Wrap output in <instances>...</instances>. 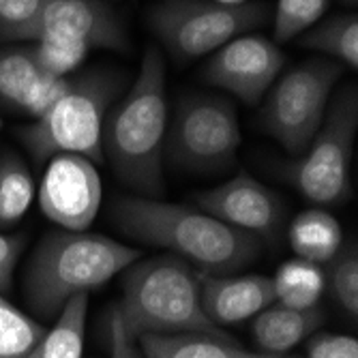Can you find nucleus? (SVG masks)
Here are the masks:
<instances>
[{
	"label": "nucleus",
	"mask_w": 358,
	"mask_h": 358,
	"mask_svg": "<svg viewBox=\"0 0 358 358\" xmlns=\"http://www.w3.org/2000/svg\"><path fill=\"white\" fill-rule=\"evenodd\" d=\"M112 217L124 234L172 251L206 275H230L259 253L257 236L213 215L159 198H118Z\"/></svg>",
	"instance_id": "1"
},
{
	"label": "nucleus",
	"mask_w": 358,
	"mask_h": 358,
	"mask_svg": "<svg viewBox=\"0 0 358 358\" xmlns=\"http://www.w3.org/2000/svg\"><path fill=\"white\" fill-rule=\"evenodd\" d=\"M168 131L166 62L148 48L140 71L103 122V157L116 176L144 198L164 191V148Z\"/></svg>",
	"instance_id": "2"
},
{
	"label": "nucleus",
	"mask_w": 358,
	"mask_h": 358,
	"mask_svg": "<svg viewBox=\"0 0 358 358\" xmlns=\"http://www.w3.org/2000/svg\"><path fill=\"white\" fill-rule=\"evenodd\" d=\"M140 251L110 236L86 230L48 234L32 251L24 273L30 307L56 317L73 296L90 294L138 262Z\"/></svg>",
	"instance_id": "3"
},
{
	"label": "nucleus",
	"mask_w": 358,
	"mask_h": 358,
	"mask_svg": "<svg viewBox=\"0 0 358 358\" xmlns=\"http://www.w3.org/2000/svg\"><path fill=\"white\" fill-rule=\"evenodd\" d=\"M200 275L176 255L134 262L124 271L116 311L124 335L138 343L146 335L219 331L204 313Z\"/></svg>",
	"instance_id": "4"
},
{
	"label": "nucleus",
	"mask_w": 358,
	"mask_h": 358,
	"mask_svg": "<svg viewBox=\"0 0 358 358\" xmlns=\"http://www.w3.org/2000/svg\"><path fill=\"white\" fill-rule=\"evenodd\" d=\"M118 78L110 71H88L69 80L58 101L22 131L26 148L37 161L56 155H80L99 164L103 159V122Z\"/></svg>",
	"instance_id": "5"
},
{
	"label": "nucleus",
	"mask_w": 358,
	"mask_h": 358,
	"mask_svg": "<svg viewBox=\"0 0 358 358\" xmlns=\"http://www.w3.org/2000/svg\"><path fill=\"white\" fill-rule=\"evenodd\" d=\"M358 129V94L354 86L339 92L329 106L317 134L296 161L285 168V178L313 204L335 206L350 198V168Z\"/></svg>",
	"instance_id": "6"
},
{
	"label": "nucleus",
	"mask_w": 358,
	"mask_h": 358,
	"mask_svg": "<svg viewBox=\"0 0 358 358\" xmlns=\"http://www.w3.org/2000/svg\"><path fill=\"white\" fill-rule=\"evenodd\" d=\"M268 22L264 3L221 5L215 0H168L152 9L159 41L178 60H195Z\"/></svg>",
	"instance_id": "7"
},
{
	"label": "nucleus",
	"mask_w": 358,
	"mask_h": 358,
	"mask_svg": "<svg viewBox=\"0 0 358 358\" xmlns=\"http://www.w3.org/2000/svg\"><path fill=\"white\" fill-rule=\"evenodd\" d=\"M341 73V64L335 60L313 58L275 80L264 94L262 131L287 152L301 155L327 116L333 88Z\"/></svg>",
	"instance_id": "8"
},
{
	"label": "nucleus",
	"mask_w": 358,
	"mask_h": 358,
	"mask_svg": "<svg viewBox=\"0 0 358 358\" xmlns=\"http://www.w3.org/2000/svg\"><path fill=\"white\" fill-rule=\"evenodd\" d=\"M241 140L232 103L221 96L191 94L178 101L168 122L164 155L185 170L213 172L234 164Z\"/></svg>",
	"instance_id": "9"
},
{
	"label": "nucleus",
	"mask_w": 358,
	"mask_h": 358,
	"mask_svg": "<svg viewBox=\"0 0 358 358\" xmlns=\"http://www.w3.org/2000/svg\"><path fill=\"white\" fill-rule=\"evenodd\" d=\"M41 213L62 230H88L99 215L103 185L96 166L80 155H56L39 185Z\"/></svg>",
	"instance_id": "10"
},
{
	"label": "nucleus",
	"mask_w": 358,
	"mask_h": 358,
	"mask_svg": "<svg viewBox=\"0 0 358 358\" xmlns=\"http://www.w3.org/2000/svg\"><path fill=\"white\" fill-rule=\"evenodd\" d=\"M281 48L259 35H241L210 54L204 80L253 106L268 92L283 67Z\"/></svg>",
	"instance_id": "11"
},
{
	"label": "nucleus",
	"mask_w": 358,
	"mask_h": 358,
	"mask_svg": "<svg viewBox=\"0 0 358 358\" xmlns=\"http://www.w3.org/2000/svg\"><path fill=\"white\" fill-rule=\"evenodd\" d=\"M73 41L92 48L124 50L127 37L106 0H43L26 43Z\"/></svg>",
	"instance_id": "12"
},
{
	"label": "nucleus",
	"mask_w": 358,
	"mask_h": 358,
	"mask_svg": "<svg viewBox=\"0 0 358 358\" xmlns=\"http://www.w3.org/2000/svg\"><path fill=\"white\" fill-rule=\"evenodd\" d=\"M195 204L215 219L253 236L273 234L283 219L279 195L247 172H238L230 180L198 193Z\"/></svg>",
	"instance_id": "13"
},
{
	"label": "nucleus",
	"mask_w": 358,
	"mask_h": 358,
	"mask_svg": "<svg viewBox=\"0 0 358 358\" xmlns=\"http://www.w3.org/2000/svg\"><path fill=\"white\" fill-rule=\"evenodd\" d=\"M202 307L215 327L241 324L275 303L273 279L264 275H200Z\"/></svg>",
	"instance_id": "14"
},
{
	"label": "nucleus",
	"mask_w": 358,
	"mask_h": 358,
	"mask_svg": "<svg viewBox=\"0 0 358 358\" xmlns=\"http://www.w3.org/2000/svg\"><path fill=\"white\" fill-rule=\"evenodd\" d=\"M142 358H285L247 350L223 331H191L174 335H146L138 341Z\"/></svg>",
	"instance_id": "15"
},
{
	"label": "nucleus",
	"mask_w": 358,
	"mask_h": 358,
	"mask_svg": "<svg viewBox=\"0 0 358 358\" xmlns=\"http://www.w3.org/2000/svg\"><path fill=\"white\" fill-rule=\"evenodd\" d=\"M322 324V313L317 307L294 309V307H266L253 320V339L259 352L281 354L296 348Z\"/></svg>",
	"instance_id": "16"
},
{
	"label": "nucleus",
	"mask_w": 358,
	"mask_h": 358,
	"mask_svg": "<svg viewBox=\"0 0 358 358\" xmlns=\"http://www.w3.org/2000/svg\"><path fill=\"white\" fill-rule=\"evenodd\" d=\"M343 243L339 221L327 210L311 208L301 213L289 225V245L301 259L327 264L337 255Z\"/></svg>",
	"instance_id": "17"
},
{
	"label": "nucleus",
	"mask_w": 358,
	"mask_h": 358,
	"mask_svg": "<svg viewBox=\"0 0 358 358\" xmlns=\"http://www.w3.org/2000/svg\"><path fill=\"white\" fill-rule=\"evenodd\" d=\"M88 313V294L73 296L56 315V324L43 333L24 358H82Z\"/></svg>",
	"instance_id": "18"
},
{
	"label": "nucleus",
	"mask_w": 358,
	"mask_h": 358,
	"mask_svg": "<svg viewBox=\"0 0 358 358\" xmlns=\"http://www.w3.org/2000/svg\"><path fill=\"white\" fill-rule=\"evenodd\" d=\"M273 287L277 305L294 309L317 307V301L324 292V273L320 264L296 257L277 271L273 277Z\"/></svg>",
	"instance_id": "19"
},
{
	"label": "nucleus",
	"mask_w": 358,
	"mask_h": 358,
	"mask_svg": "<svg viewBox=\"0 0 358 358\" xmlns=\"http://www.w3.org/2000/svg\"><path fill=\"white\" fill-rule=\"evenodd\" d=\"M303 45L315 52L327 54L341 64L356 69L358 67V17L350 15H335L311 26L305 37Z\"/></svg>",
	"instance_id": "20"
},
{
	"label": "nucleus",
	"mask_w": 358,
	"mask_h": 358,
	"mask_svg": "<svg viewBox=\"0 0 358 358\" xmlns=\"http://www.w3.org/2000/svg\"><path fill=\"white\" fill-rule=\"evenodd\" d=\"M35 200V180L24 161L13 155H0V227L17 223Z\"/></svg>",
	"instance_id": "21"
},
{
	"label": "nucleus",
	"mask_w": 358,
	"mask_h": 358,
	"mask_svg": "<svg viewBox=\"0 0 358 358\" xmlns=\"http://www.w3.org/2000/svg\"><path fill=\"white\" fill-rule=\"evenodd\" d=\"M43 73L32 48L0 50V101L15 110L22 96Z\"/></svg>",
	"instance_id": "22"
},
{
	"label": "nucleus",
	"mask_w": 358,
	"mask_h": 358,
	"mask_svg": "<svg viewBox=\"0 0 358 358\" xmlns=\"http://www.w3.org/2000/svg\"><path fill=\"white\" fill-rule=\"evenodd\" d=\"M45 329L0 294V358H24Z\"/></svg>",
	"instance_id": "23"
},
{
	"label": "nucleus",
	"mask_w": 358,
	"mask_h": 358,
	"mask_svg": "<svg viewBox=\"0 0 358 358\" xmlns=\"http://www.w3.org/2000/svg\"><path fill=\"white\" fill-rule=\"evenodd\" d=\"M331 0H279L275 11V43L301 37L327 13Z\"/></svg>",
	"instance_id": "24"
},
{
	"label": "nucleus",
	"mask_w": 358,
	"mask_h": 358,
	"mask_svg": "<svg viewBox=\"0 0 358 358\" xmlns=\"http://www.w3.org/2000/svg\"><path fill=\"white\" fill-rule=\"evenodd\" d=\"M30 48L35 52L39 67L45 73L58 78H67L69 73H73L90 52L88 45L73 41H37Z\"/></svg>",
	"instance_id": "25"
},
{
	"label": "nucleus",
	"mask_w": 358,
	"mask_h": 358,
	"mask_svg": "<svg viewBox=\"0 0 358 358\" xmlns=\"http://www.w3.org/2000/svg\"><path fill=\"white\" fill-rule=\"evenodd\" d=\"M331 287L339 305L356 317L358 313V251L354 245L348 249H339L337 255L331 259Z\"/></svg>",
	"instance_id": "26"
},
{
	"label": "nucleus",
	"mask_w": 358,
	"mask_h": 358,
	"mask_svg": "<svg viewBox=\"0 0 358 358\" xmlns=\"http://www.w3.org/2000/svg\"><path fill=\"white\" fill-rule=\"evenodd\" d=\"M41 7L43 0H0V41L26 43Z\"/></svg>",
	"instance_id": "27"
},
{
	"label": "nucleus",
	"mask_w": 358,
	"mask_h": 358,
	"mask_svg": "<svg viewBox=\"0 0 358 358\" xmlns=\"http://www.w3.org/2000/svg\"><path fill=\"white\" fill-rule=\"evenodd\" d=\"M67 86H69V78H58V76L43 73L35 84L30 86V90L22 96V101L15 110L24 112L32 118H39L58 101V96L67 90Z\"/></svg>",
	"instance_id": "28"
},
{
	"label": "nucleus",
	"mask_w": 358,
	"mask_h": 358,
	"mask_svg": "<svg viewBox=\"0 0 358 358\" xmlns=\"http://www.w3.org/2000/svg\"><path fill=\"white\" fill-rule=\"evenodd\" d=\"M307 358H358V341L348 335L324 333L309 341Z\"/></svg>",
	"instance_id": "29"
},
{
	"label": "nucleus",
	"mask_w": 358,
	"mask_h": 358,
	"mask_svg": "<svg viewBox=\"0 0 358 358\" xmlns=\"http://www.w3.org/2000/svg\"><path fill=\"white\" fill-rule=\"evenodd\" d=\"M22 247H24L22 238L0 234V294H7L13 287V275Z\"/></svg>",
	"instance_id": "30"
},
{
	"label": "nucleus",
	"mask_w": 358,
	"mask_h": 358,
	"mask_svg": "<svg viewBox=\"0 0 358 358\" xmlns=\"http://www.w3.org/2000/svg\"><path fill=\"white\" fill-rule=\"evenodd\" d=\"M108 358H142L140 345L124 335L116 313L110 320V354H108Z\"/></svg>",
	"instance_id": "31"
},
{
	"label": "nucleus",
	"mask_w": 358,
	"mask_h": 358,
	"mask_svg": "<svg viewBox=\"0 0 358 358\" xmlns=\"http://www.w3.org/2000/svg\"><path fill=\"white\" fill-rule=\"evenodd\" d=\"M215 3H221V5H245L249 0H215Z\"/></svg>",
	"instance_id": "32"
},
{
	"label": "nucleus",
	"mask_w": 358,
	"mask_h": 358,
	"mask_svg": "<svg viewBox=\"0 0 358 358\" xmlns=\"http://www.w3.org/2000/svg\"><path fill=\"white\" fill-rule=\"evenodd\" d=\"M0 127H3V118H0Z\"/></svg>",
	"instance_id": "33"
}]
</instances>
